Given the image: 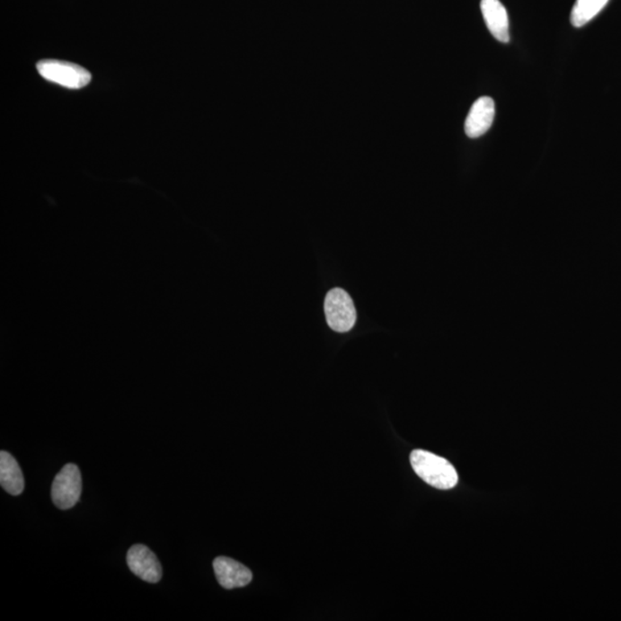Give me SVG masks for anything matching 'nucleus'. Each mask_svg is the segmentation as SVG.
<instances>
[{"label": "nucleus", "mask_w": 621, "mask_h": 621, "mask_svg": "<svg viewBox=\"0 0 621 621\" xmlns=\"http://www.w3.org/2000/svg\"><path fill=\"white\" fill-rule=\"evenodd\" d=\"M324 315L328 326L337 333L350 332L356 324L357 314L350 295L335 288L324 299Z\"/></svg>", "instance_id": "obj_3"}, {"label": "nucleus", "mask_w": 621, "mask_h": 621, "mask_svg": "<svg viewBox=\"0 0 621 621\" xmlns=\"http://www.w3.org/2000/svg\"><path fill=\"white\" fill-rule=\"evenodd\" d=\"M608 0H577L571 13V22L580 28L591 22L606 7Z\"/></svg>", "instance_id": "obj_10"}, {"label": "nucleus", "mask_w": 621, "mask_h": 621, "mask_svg": "<svg viewBox=\"0 0 621 621\" xmlns=\"http://www.w3.org/2000/svg\"><path fill=\"white\" fill-rule=\"evenodd\" d=\"M411 465L419 478L431 487L451 489L458 483L457 471L449 460L425 450H414L410 456Z\"/></svg>", "instance_id": "obj_1"}, {"label": "nucleus", "mask_w": 621, "mask_h": 621, "mask_svg": "<svg viewBox=\"0 0 621 621\" xmlns=\"http://www.w3.org/2000/svg\"><path fill=\"white\" fill-rule=\"evenodd\" d=\"M216 577L226 590H235L248 586L253 580V573L248 567L232 558L217 557L213 562Z\"/></svg>", "instance_id": "obj_6"}, {"label": "nucleus", "mask_w": 621, "mask_h": 621, "mask_svg": "<svg viewBox=\"0 0 621 621\" xmlns=\"http://www.w3.org/2000/svg\"><path fill=\"white\" fill-rule=\"evenodd\" d=\"M481 12L489 31L501 43L510 40L508 12L500 0H481Z\"/></svg>", "instance_id": "obj_8"}, {"label": "nucleus", "mask_w": 621, "mask_h": 621, "mask_svg": "<svg viewBox=\"0 0 621 621\" xmlns=\"http://www.w3.org/2000/svg\"><path fill=\"white\" fill-rule=\"evenodd\" d=\"M82 492V476L75 464H67L53 480L51 497L60 510H69L79 503Z\"/></svg>", "instance_id": "obj_4"}, {"label": "nucleus", "mask_w": 621, "mask_h": 621, "mask_svg": "<svg viewBox=\"0 0 621 621\" xmlns=\"http://www.w3.org/2000/svg\"><path fill=\"white\" fill-rule=\"evenodd\" d=\"M127 564L136 577L143 581L157 583L163 577V567L159 559L146 546L135 545L127 554Z\"/></svg>", "instance_id": "obj_5"}, {"label": "nucleus", "mask_w": 621, "mask_h": 621, "mask_svg": "<svg viewBox=\"0 0 621 621\" xmlns=\"http://www.w3.org/2000/svg\"><path fill=\"white\" fill-rule=\"evenodd\" d=\"M37 72L44 80L68 89H82L92 81V74L79 65L47 59L37 64Z\"/></svg>", "instance_id": "obj_2"}, {"label": "nucleus", "mask_w": 621, "mask_h": 621, "mask_svg": "<svg viewBox=\"0 0 621 621\" xmlns=\"http://www.w3.org/2000/svg\"><path fill=\"white\" fill-rule=\"evenodd\" d=\"M495 118V102L491 97H481L473 104L465 121V133L470 138H478L491 129Z\"/></svg>", "instance_id": "obj_7"}, {"label": "nucleus", "mask_w": 621, "mask_h": 621, "mask_svg": "<svg viewBox=\"0 0 621 621\" xmlns=\"http://www.w3.org/2000/svg\"><path fill=\"white\" fill-rule=\"evenodd\" d=\"M0 484L4 491L13 496H19L24 491L22 467L7 451L0 452Z\"/></svg>", "instance_id": "obj_9"}]
</instances>
